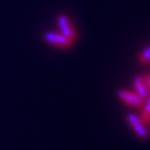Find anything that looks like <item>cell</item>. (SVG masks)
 Returning <instances> with one entry per match:
<instances>
[{
  "mask_svg": "<svg viewBox=\"0 0 150 150\" xmlns=\"http://www.w3.org/2000/svg\"><path fill=\"white\" fill-rule=\"evenodd\" d=\"M57 24H58V28L60 31V34H63L64 37L69 40H71L72 43L76 40L77 38V34H76V30L73 28V26L71 25L69 18L64 14H60L57 17Z\"/></svg>",
  "mask_w": 150,
  "mask_h": 150,
  "instance_id": "3",
  "label": "cell"
},
{
  "mask_svg": "<svg viewBox=\"0 0 150 150\" xmlns=\"http://www.w3.org/2000/svg\"><path fill=\"white\" fill-rule=\"evenodd\" d=\"M139 117L145 123V125L150 124V96L143 102V105L141 108V116Z\"/></svg>",
  "mask_w": 150,
  "mask_h": 150,
  "instance_id": "6",
  "label": "cell"
},
{
  "mask_svg": "<svg viewBox=\"0 0 150 150\" xmlns=\"http://www.w3.org/2000/svg\"><path fill=\"white\" fill-rule=\"evenodd\" d=\"M143 78H144V81H145V83H146V85H148V89H149V91H150V73L144 74Z\"/></svg>",
  "mask_w": 150,
  "mask_h": 150,
  "instance_id": "8",
  "label": "cell"
},
{
  "mask_svg": "<svg viewBox=\"0 0 150 150\" xmlns=\"http://www.w3.org/2000/svg\"><path fill=\"white\" fill-rule=\"evenodd\" d=\"M127 122L139 138L145 139L149 137V130L139 116H137L136 114H128L127 115Z\"/></svg>",
  "mask_w": 150,
  "mask_h": 150,
  "instance_id": "1",
  "label": "cell"
},
{
  "mask_svg": "<svg viewBox=\"0 0 150 150\" xmlns=\"http://www.w3.org/2000/svg\"><path fill=\"white\" fill-rule=\"evenodd\" d=\"M137 60L141 64H149L150 63V46L144 47L137 56Z\"/></svg>",
  "mask_w": 150,
  "mask_h": 150,
  "instance_id": "7",
  "label": "cell"
},
{
  "mask_svg": "<svg viewBox=\"0 0 150 150\" xmlns=\"http://www.w3.org/2000/svg\"><path fill=\"white\" fill-rule=\"evenodd\" d=\"M117 97L124 104H127L129 106H132V108H138V109L142 108L143 102H144L139 96H137L136 92L129 91V90H124V89L117 91Z\"/></svg>",
  "mask_w": 150,
  "mask_h": 150,
  "instance_id": "4",
  "label": "cell"
},
{
  "mask_svg": "<svg viewBox=\"0 0 150 150\" xmlns=\"http://www.w3.org/2000/svg\"><path fill=\"white\" fill-rule=\"evenodd\" d=\"M132 85L135 88V92L137 93V96H139L143 100H145L150 96V91L143 76H135L132 79Z\"/></svg>",
  "mask_w": 150,
  "mask_h": 150,
  "instance_id": "5",
  "label": "cell"
},
{
  "mask_svg": "<svg viewBox=\"0 0 150 150\" xmlns=\"http://www.w3.org/2000/svg\"><path fill=\"white\" fill-rule=\"evenodd\" d=\"M44 40L46 43H49L50 45L56 46L58 49H67L72 44V42L69 40L63 34L57 33V32H52V31H47L44 33Z\"/></svg>",
  "mask_w": 150,
  "mask_h": 150,
  "instance_id": "2",
  "label": "cell"
}]
</instances>
